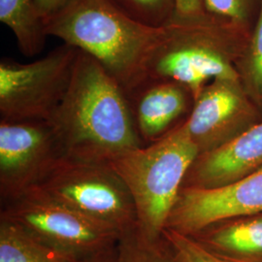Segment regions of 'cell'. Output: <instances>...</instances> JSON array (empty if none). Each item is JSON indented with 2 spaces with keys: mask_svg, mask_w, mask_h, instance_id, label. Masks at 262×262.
<instances>
[{
  "mask_svg": "<svg viewBox=\"0 0 262 262\" xmlns=\"http://www.w3.org/2000/svg\"><path fill=\"white\" fill-rule=\"evenodd\" d=\"M199 150L185 122L146 147L128 150L109 163L130 192L141 231L162 237L169 215Z\"/></svg>",
  "mask_w": 262,
  "mask_h": 262,
  "instance_id": "3",
  "label": "cell"
},
{
  "mask_svg": "<svg viewBox=\"0 0 262 262\" xmlns=\"http://www.w3.org/2000/svg\"><path fill=\"white\" fill-rule=\"evenodd\" d=\"M49 122L67 159L109 164L143 147L125 92L81 51L68 90Z\"/></svg>",
  "mask_w": 262,
  "mask_h": 262,
  "instance_id": "1",
  "label": "cell"
},
{
  "mask_svg": "<svg viewBox=\"0 0 262 262\" xmlns=\"http://www.w3.org/2000/svg\"><path fill=\"white\" fill-rule=\"evenodd\" d=\"M71 0H34V6L39 19L43 21L50 19L62 9Z\"/></svg>",
  "mask_w": 262,
  "mask_h": 262,
  "instance_id": "22",
  "label": "cell"
},
{
  "mask_svg": "<svg viewBox=\"0 0 262 262\" xmlns=\"http://www.w3.org/2000/svg\"><path fill=\"white\" fill-rule=\"evenodd\" d=\"M131 18L150 27L162 28L169 23L173 0H108Z\"/></svg>",
  "mask_w": 262,
  "mask_h": 262,
  "instance_id": "17",
  "label": "cell"
},
{
  "mask_svg": "<svg viewBox=\"0 0 262 262\" xmlns=\"http://www.w3.org/2000/svg\"><path fill=\"white\" fill-rule=\"evenodd\" d=\"M162 236L169 244L176 262H237L211 251L191 236L165 228Z\"/></svg>",
  "mask_w": 262,
  "mask_h": 262,
  "instance_id": "18",
  "label": "cell"
},
{
  "mask_svg": "<svg viewBox=\"0 0 262 262\" xmlns=\"http://www.w3.org/2000/svg\"><path fill=\"white\" fill-rule=\"evenodd\" d=\"M116 252H117V250H116ZM116 252L112 253V254H110V255H108V256L99 258V259L94 260L93 262H115L116 261Z\"/></svg>",
  "mask_w": 262,
  "mask_h": 262,
  "instance_id": "23",
  "label": "cell"
},
{
  "mask_svg": "<svg viewBox=\"0 0 262 262\" xmlns=\"http://www.w3.org/2000/svg\"><path fill=\"white\" fill-rule=\"evenodd\" d=\"M191 237L235 261L262 260V215L217 227L210 226Z\"/></svg>",
  "mask_w": 262,
  "mask_h": 262,
  "instance_id": "13",
  "label": "cell"
},
{
  "mask_svg": "<svg viewBox=\"0 0 262 262\" xmlns=\"http://www.w3.org/2000/svg\"><path fill=\"white\" fill-rule=\"evenodd\" d=\"M210 15L228 28L245 24L249 17L252 0H205Z\"/></svg>",
  "mask_w": 262,
  "mask_h": 262,
  "instance_id": "20",
  "label": "cell"
},
{
  "mask_svg": "<svg viewBox=\"0 0 262 262\" xmlns=\"http://www.w3.org/2000/svg\"><path fill=\"white\" fill-rule=\"evenodd\" d=\"M61 157L50 122L0 121L1 203L38 186Z\"/></svg>",
  "mask_w": 262,
  "mask_h": 262,
  "instance_id": "8",
  "label": "cell"
},
{
  "mask_svg": "<svg viewBox=\"0 0 262 262\" xmlns=\"http://www.w3.org/2000/svg\"><path fill=\"white\" fill-rule=\"evenodd\" d=\"M47 36L92 56L128 94L147 80L164 27L142 24L108 0H71L44 21Z\"/></svg>",
  "mask_w": 262,
  "mask_h": 262,
  "instance_id": "2",
  "label": "cell"
},
{
  "mask_svg": "<svg viewBox=\"0 0 262 262\" xmlns=\"http://www.w3.org/2000/svg\"><path fill=\"white\" fill-rule=\"evenodd\" d=\"M228 28L215 19L197 26H165L148 60V78L182 84L193 99L210 81H239L230 59Z\"/></svg>",
  "mask_w": 262,
  "mask_h": 262,
  "instance_id": "4",
  "label": "cell"
},
{
  "mask_svg": "<svg viewBox=\"0 0 262 262\" xmlns=\"http://www.w3.org/2000/svg\"><path fill=\"white\" fill-rule=\"evenodd\" d=\"M253 110L239 81L215 80L193 100L185 121L199 155L221 147L248 129Z\"/></svg>",
  "mask_w": 262,
  "mask_h": 262,
  "instance_id": "10",
  "label": "cell"
},
{
  "mask_svg": "<svg viewBox=\"0 0 262 262\" xmlns=\"http://www.w3.org/2000/svg\"><path fill=\"white\" fill-rule=\"evenodd\" d=\"M142 141L149 144L162 137L187 111L189 90L176 82L147 78L126 94Z\"/></svg>",
  "mask_w": 262,
  "mask_h": 262,
  "instance_id": "12",
  "label": "cell"
},
{
  "mask_svg": "<svg viewBox=\"0 0 262 262\" xmlns=\"http://www.w3.org/2000/svg\"><path fill=\"white\" fill-rule=\"evenodd\" d=\"M79 50L67 44L37 60L0 61V121L49 122L71 81Z\"/></svg>",
  "mask_w": 262,
  "mask_h": 262,
  "instance_id": "7",
  "label": "cell"
},
{
  "mask_svg": "<svg viewBox=\"0 0 262 262\" xmlns=\"http://www.w3.org/2000/svg\"><path fill=\"white\" fill-rule=\"evenodd\" d=\"M0 220L84 261L115 253L121 235L84 219L38 187L2 202Z\"/></svg>",
  "mask_w": 262,
  "mask_h": 262,
  "instance_id": "6",
  "label": "cell"
},
{
  "mask_svg": "<svg viewBox=\"0 0 262 262\" xmlns=\"http://www.w3.org/2000/svg\"><path fill=\"white\" fill-rule=\"evenodd\" d=\"M243 67L253 93L262 97V1L253 36L245 53Z\"/></svg>",
  "mask_w": 262,
  "mask_h": 262,
  "instance_id": "19",
  "label": "cell"
},
{
  "mask_svg": "<svg viewBox=\"0 0 262 262\" xmlns=\"http://www.w3.org/2000/svg\"><path fill=\"white\" fill-rule=\"evenodd\" d=\"M0 21L13 32L24 56H34L44 48L47 35L34 0H0Z\"/></svg>",
  "mask_w": 262,
  "mask_h": 262,
  "instance_id": "15",
  "label": "cell"
},
{
  "mask_svg": "<svg viewBox=\"0 0 262 262\" xmlns=\"http://www.w3.org/2000/svg\"><path fill=\"white\" fill-rule=\"evenodd\" d=\"M261 167L260 122L251 125L215 150L199 155L188 170L183 187H222Z\"/></svg>",
  "mask_w": 262,
  "mask_h": 262,
  "instance_id": "11",
  "label": "cell"
},
{
  "mask_svg": "<svg viewBox=\"0 0 262 262\" xmlns=\"http://www.w3.org/2000/svg\"><path fill=\"white\" fill-rule=\"evenodd\" d=\"M36 187L84 219L120 235L138 225L130 192L109 164L61 157Z\"/></svg>",
  "mask_w": 262,
  "mask_h": 262,
  "instance_id": "5",
  "label": "cell"
},
{
  "mask_svg": "<svg viewBox=\"0 0 262 262\" xmlns=\"http://www.w3.org/2000/svg\"><path fill=\"white\" fill-rule=\"evenodd\" d=\"M262 212V167L217 187H183L165 228L193 236L228 219Z\"/></svg>",
  "mask_w": 262,
  "mask_h": 262,
  "instance_id": "9",
  "label": "cell"
},
{
  "mask_svg": "<svg viewBox=\"0 0 262 262\" xmlns=\"http://www.w3.org/2000/svg\"><path fill=\"white\" fill-rule=\"evenodd\" d=\"M214 19L208 12L205 0H173L172 16L167 25L197 26Z\"/></svg>",
  "mask_w": 262,
  "mask_h": 262,
  "instance_id": "21",
  "label": "cell"
},
{
  "mask_svg": "<svg viewBox=\"0 0 262 262\" xmlns=\"http://www.w3.org/2000/svg\"><path fill=\"white\" fill-rule=\"evenodd\" d=\"M0 262L86 261L42 242L18 225L0 220Z\"/></svg>",
  "mask_w": 262,
  "mask_h": 262,
  "instance_id": "14",
  "label": "cell"
},
{
  "mask_svg": "<svg viewBox=\"0 0 262 262\" xmlns=\"http://www.w3.org/2000/svg\"><path fill=\"white\" fill-rule=\"evenodd\" d=\"M115 262H176L173 252L164 239L150 238L138 225L119 239Z\"/></svg>",
  "mask_w": 262,
  "mask_h": 262,
  "instance_id": "16",
  "label": "cell"
}]
</instances>
